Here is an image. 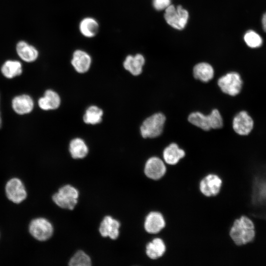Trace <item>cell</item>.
Here are the masks:
<instances>
[{
	"instance_id": "cb8c5ba5",
	"label": "cell",
	"mask_w": 266,
	"mask_h": 266,
	"mask_svg": "<svg viewBox=\"0 0 266 266\" xmlns=\"http://www.w3.org/2000/svg\"><path fill=\"white\" fill-rule=\"evenodd\" d=\"M21 63L18 61H6L1 67V72L7 78L11 79L19 76L22 73Z\"/></svg>"
},
{
	"instance_id": "9c48e42d",
	"label": "cell",
	"mask_w": 266,
	"mask_h": 266,
	"mask_svg": "<svg viewBox=\"0 0 266 266\" xmlns=\"http://www.w3.org/2000/svg\"><path fill=\"white\" fill-rule=\"evenodd\" d=\"M5 189L7 198L14 203L21 202L27 196L23 182L17 178L10 179L6 184Z\"/></svg>"
},
{
	"instance_id": "44dd1931",
	"label": "cell",
	"mask_w": 266,
	"mask_h": 266,
	"mask_svg": "<svg viewBox=\"0 0 266 266\" xmlns=\"http://www.w3.org/2000/svg\"><path fill=\"white\" fill-rule=\"evenodd\" d=\"M166 249V245L163 240L156 238L146 245V253L149 258L157 259L164 255Z\"/></svg>"
},
{
	"instance_id": "30bf717a",
	"label": "cell",
	"mask_w": 266,
	"mask_h": 266,
	"mask_svg": "<svg viewBox=\"0 0 266 266\" xmlns=\"http://www.w3.org/2000/svg\"><path fill=\"white\" fill-rule=\"evenodd\" d=\"M120 226V222L118 220L107 215L103 217L100 224L99 233L102 237H109L112 240H115L119 235Z\"/></svg>"
},
{
	"instance_id": "277c9868",
	"label": "cell",
	"mask_w": 266,
	"mask_h": 266,
	"mask_svg": "<svg viewBox=\"0 0 266 266\" xmlns=\"http://www.w3.org/2000/svg\"><path fill=\"white\" fill-rule=\"evenodd\" d=\"M166 118L162 113H156L147 118L140 128V133L144 138H155L163 131Z\"/></svg>"
},
{
	"instance_id": "484cf974",
	"label": "cell",
	"mask_w": 266,
	"mask_h": 266,
	"mask_svg": "<svg viewBox=\"0 0 266 266\" xmlns=\"http://www.w3.org/2000/svg\"><path fill=\"white\" fill-rule=\"evenodd\" d=\"M69 266H91V257L84 251H77L69 259L68 263Z\"/></svg>"
},
{
	"instance_id": "f1b7e54d",
	"label": "cell",
	"mask_w": 266,
	"mask_h": 266,
	"mask_svg": "<svg viewBox=\"0 0 266 266\" xmlns=\"http://www.w3.org/2000/svg\"><path fill=\"white\" fill-rule=\"evenodd\" d=\"M262 23L263 29L266 32V12L264 13L262 19Z\"/></svg>"
},
{
	"instance_id": "7a4b0ae2",
	"label": "cell",
	"mask_w": 266,
	"mask_h": 266,
	"mask_svg": "<svg viewBox=\"0 0 266 266\" xmlns=\"http://www.w3.org/2000/svg\"><path fill=\"white\" fill-rule=\"evenodd\" d=\"M188 120L193 125L206 131L220 129L223 126L222 117L217 109L212 110L208 115L200 112H192L189 115Z\"/></svg>"
},
{
	"instance_id": "f546056e",
	"label": "cell",
	"mask_w": 266,
	"mask_h": 266,
	"mask_svg": "<svg viewBox=\"0 0 266 266\" xmlns=\"http://www.w3.org/2000/svg\"><path fill=\"white\" fill-rule=\"evenodd\" d=\"M2 125V120L0 116V129L1 128Z\"/></svg>"
},
{
	"instance_id": "603a6c76",
	"label": "cell",
	"mask_w": 266,
	"mask_h": 266,
	"mask_svg": "<svg viewBox=\"0 0 266 266\" xmlns=\"http://www.w3.org/2000/svg\"><path fill=\"white\" fill-rule=\"evenodd\" d=\"M69 151L72 158L82 159L88 154V148L82 139L76 138L70 141Z\"/></svg>"
},
{
	"instance_id": "ffe728a7",
	"label": "cell",
	"mask_w": 266,
	"mask_h": 266,
	"mask_svg": "<svg viewBox=\"0 0 266 266\" xmlns=\"http://www.w3.org/2000/svg\"><path fill=\"white\" fill-rule=\"evenodd\" d=\"M214 69L209 64L201 62L196 65L193 68L194 78L206 83L211 80L214 76Z\"/></svg>"
},
{
	"instance_id": "e0dca14e",
	"label": "cell",
	"mask_w": 266,
	"mask_h": 266,
	"mask_svg": "<svg viewBox=\"0 0 266 266\" xmlns=\"http://www.w3.org/2000/svg\"><path fill=\"white\" fill-rule=\"evenodd\" d=\"M61 103L59 95L51 90H47L44 96L38 100L39 107L43 110H54L58 108Z\"/></svg>"
},
{
	"instance_id": "ba28073f",
	"label": "cell",
	"mask_w": 266,
	"mask_h": 266,
	"mask_svg": "<svg viewBox=\"0 0 266 266\" xmlns=\"http://www.w3.org/2000/svg\"><path fill=\"white\" fill-rule=\"evenodd\" d=\"M29 232L36 239L44 241L49 239L53 233L52 224L46 219L37 218L33 220L29 225Z\"/></svg>"
},
{
	"instance_id": "7402d4cb",
	"label": "cell",
	"mask_w": 266,
	"mask_h": 266,
	"mask_svg": "<svg viewBox=\"0 0 266 266\" xmlns=\"http://www.w3.org/2000/svg\"><path fill=\"white\" fill-rule=\"evenodd\" d=\"M99 24L93 18L86 17L79 24V30L81 34L86 37L95 36L99 31Z\"/></svg>"
},
{
	"instance_id": "8992f818",
	"label": "cell",
	"mask_w": 266,
	"mask_h": 266,
	"mask_svg": "<svg viewBox=\"0 0 266 266\" xmlns=\"http://www.w3.org/2000/svg\"><path fill=\"white\" fill-rule=\"evenodd\" d=\"M164 18L166 23L173 28L181 30L188 22L189 13L181 5L175 7L170 4L165 9Z\"/></svg>"
},
{
	"instance_id": "9a60e30c",
	"label": "cell",
	"mask_w": 266,
	"mask_h": 266,
	"mask_svg": "<svg viewBox=\"0 0 266 266\" xmlns=\"http://www.w3.org/2000/svg\"><path fill=\"white\" fill-rule=\"evenodd\" d=\"M71 64L78 73H85L90 68L91 58L85 51L77 50L73 54Z\"/></svg>"
},
{
	"instance_id": "5b68a950",
	"label": "cell",
	"mask_w": 266,
	"mask_h": 266,
	"mask_svg": "<svg viewBox=\"0 0 266 266\" xmlns=\"http://www.w3.org/2000/svg\"><path fill=\"white\" fill-rule=\"evenodd\" d=\"M217 84L223 93L231 97H235L242 91L243 80L239 73L232 71L219 78Z\"/></svg>"
},
{
	"instance_id": "83f0119b",
	"label": "cell",
	"mask_w": 266,
	"mask_h": 266,
	"mask_svg": "<svg viewBox=\"0 0 266 266\" xmlns=\"http://www.w3.org/2000/svg\"><path fill=\"white\" fill-rule=\"evenodd\" d=\"M153 6L154 8L158 10L161 11L165 10L169 5L171 4L170 0H153Z\"/></svg>"
},
{
	"instance_id": "5bb4252c",
	"label": "cell",
	"mask_w": 266,
	"mask_h": 266,
	"mask_svg": "<svg viewBox=\"0 0 266 266\" xmlns=\"http://www.w3.org/2000/svg\"><path fill=\"white\" fill-rule=\"evenodd\" d=\"M165 225L164 218L160 213L151 212L146 217L144 227L147 233L155 234L161 231Z\"/></svg>"
},
{
	"instance_id": "d6986e66",
	"label": "cell",
	"mask_w": 266,
	"mask_h": 266,
	"mask_svg": "<svg viewBox=\"0 0 266 266\" xmlns=\"http://www.w3.org/2000/svg\"><path fill=\"white\" fill-rule=\"evenodd\" d=\"M16 52L22 60L28 63L35 61L38 56L36 49L24 41L17 44Z\"/></svg>"
},
{
	"instance_id": "3957f363",
	"label": "cell",
	"mask_w": 266,
	"mask_h": 266,
	"mask_svg": "<svg viewBox=\"0 0 266 266\" xmlns=\"http://www.w3.org/2000/svg\"><path fill=\"white\" fill-rule=\"evenodd\" d=\"M78 198V190L70 184H66L52 196V200L60 208L71 210L77 204Z\"/></svg>"
},
{
	"instance_id": "4316f807",
	"label": "cell",
	"mask_w": 266,
	"mask_h": 266,
	"mask_svg": "<svg viewBox=\"0 0 266 266\" xmlns=\"http://www.w3.org/2000/svg\"><path fill=\"white\" fill-rule=\"evenodd\" d=\"M244 39L246 44L251 48H257L261 46L263 40L259 34L250 30L245 33Z\"/></svg>"
},
{
	"instance_id": "52a82bcc",
	"label": "cell",
	"mask_w": 266,
	"mask_h": 266,
	"mask_svg": "<svg viewBox=\"0 0 266 266\" xmlns=\"http://www.w3.org/2000/svg\"><path fill=\"white\" fill-rule=\"evenodd\" d=\"M233 131L240 136H248L253 131L255 121L249 112L242 110L237 112L232 121Z\"/></svg>"
},
{
	"instance_id": "4fadbf2b",
	"label": "cell",
	"mask_w": 266,
	"mask_h": 266,
	"mask_svg": "<svg viewBox=\"0 0 266 266\" xmlns=\"http://www.w3.org/2000/svg\"><path fill=\"white\" fill-rule=\"evenodd\" d=\"M34 103L29 95L23 94L15 97L12 100V107L15 113L19 115L30 113L33 109Z\"/></svg>"
},
{
	"instance_id": "2e32d148",
	"label": "cell",
	"mask_w": 266,
	"mask_h": 266,
	"mask_svg": "<svg viewBox=\"0 0 266 266\" xmlns=\"http://www.w3.org/2000/svg\"><path fill=\"white\" fill-rule=\"evenodd\" d=\"M144 64L145 59L143 55L137 54L135 56L130 55L127 56L123 63V66L132 74L137 76L141 73Z\"/></svg>"
},
{
	"instance_id": "ac0fdd59",
	"label": "cell",
	"mask_w": 266,
	"mask_h": 266,
	"mask_svg": "<svg viewBox=\"0 0 266 266\" xmlns=\"http://www.w3.org/2000/svg\"><path fill=\"white\" fill-rule=\"evenodd\" d=\"M163 155L165 161L167 164L173 165L185 157V152L176 143H172L165 148Z\"/></svg>"
},
{
	"instance_id": "6da1fadb",
	"label": "cell",
	"mask_w": 266,
	"mask_h": 266,
	"mask_svg": "<svg viewBox=\"0 0 266 266\" xmlns=\"http://www.w3.org/2000/svg\"><path fill=\"white\" fill-rule=\"evenodd\" d=\"M230 235L234 243L238 246L252 242L256 236L255 224L252 219L242 215L234 221Z\"/></svg>"
},
{
	"instance_id": "8fae6325",
	"label": "cell",
	"mask_w": 266,
	"mask_h": 266,
	"mask_svg": "<svg viewBox=\"0 0 266 266\" xmlns=\"http://www.w3.org/2000/svg\"><path fill=\"white\" fill-rule=\"evenodd\" d=\"M166 172V166L160 158L152 157L146 161L144 172L149 178L153 180L159 179L165 175Z\"/></svg>"
},
{
	"instance_id": "7c38bea8",
	"label": "cell",
	"mask_w": 266,
	"mask_h": 266,
	"mask_svg": "<svg viewBox=\"0 0 266 266\" xmlns=\"http://www.w3.org/2000/svg\"><path fill=\"white\" fill-rule=\"evenodd\" d=\"M222 183V180L217 175L209 174L201 181L200 189L205 196H216L220 192Z\"/></svg>"
},
{
	"instance_id": "d4e9b609",
	"label": "cell",
	"mask_w": 266,
	"mask_h": 266,
	"mask_svg": "<svg viewBox=\"0 0 266 266\" xmlns=\"http://www.w3.org/2000/svg\"><path fill=\"white\" fill-rule=\"evenodd\" d=\"M102 110L97 106H90L86 111L83 116L84 122L86 124L95 125L100 123L102 120Z\"/></svg>"
}]
</instances>
